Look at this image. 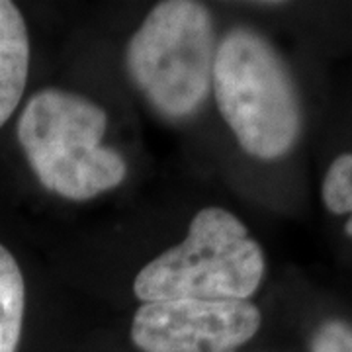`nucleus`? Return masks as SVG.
Returning a JSON list of instances; mask_svg holds the SVG:
<instances>
[{"label": "nucleus", "instance_id": "nucleus-7", "mask_svg": "<svg viewBox=\"0 0 352 352\" xmlns=\"http://www.w3.org/2000/svg\"><path fill=\"white\" fill-rule=\"evenodd\" d=\"M24 311V274L12 252L0 243V352L18 351Z\"/></svg>", "mask_w": 352, "mask_h": 352}, {"label": "nucleus", "instance_id": "nucleus-5", "mask_svg": "<svg viewBox=\"0 0 352 352\" xmlns=\"http://www.w3.org/2000/svg\"><path fill=\"white\" fill-rule=\"evenodd\" d=\"M261 311L241 300L143 303L131 321L141 352H235L258 333Z\"/></svg>", "mask_w": 352, "mask_h": 352}, {"label": "nucleus", "instance_id": "nucleus-2", "mask_svg": "<svg viewBox=\"0 0 352 352\" xmlns=\"http://www.w3.org/2000/svg\"><path fill=\"white\" fill-rule=\"evenodd\" d=\"M212 90L245 153L272 161L296 145L302 131L298 92L282 57L261 34L233 28L217 41Z\"/></svg>", "mask_w": 352, "mask_h": 352}, {"label": "nucleus", "instance_id": "nucleus-1", "mask_svg": "<svg viewBox=\"0 0 352 352\" xmlns=\"http://www.w3.org/2000/svg\"><path fill=\"white\" fill-rule=\"evenodd\" d=\"M108 113L100 104L61 88H43L25 102L16 135L43 188L73 201L118 188L126 159L102 145Z\"/></svg>", "mask_w": 352, "mask_h": 352}, {"label": "nucleus", "instance_id": "nucleus-6", "mask_svg": "<svg viewBox=\"0 0 352 352\" xmlns=\"http://www.w3.org/2000/svg\"><path fill=\"white\" fill-rule=\"evenodd\" d=\"M30 75V34L20 8L0 0V127L24 96Z\"/></svg>", "mask_w": 352, "mask_h": 352}, {"label": "nucleus", "instance_id": "nucleus-4", "mask_svg": "<svg viewBox=\"0 0 352 352\" xmlns=\"http://www.w3.org/2000/svg\"><path fill=\"white\" fill-rule=\"evenodd\" d=\"M214 20L201 2L166 0L153 6L126 50L127 73L168 118L196 113L212 90Z\"/></svg>", "mask_w": 352, "mask_h": 352}, {"label": "nucleus", "instance_id": "nucleus-8", "mask_svg": "<svg viewBox=\"0 0 352 352\" xmlns=\"http://www.w3.org/2000/svg\"><path fill=\"white\" fill-rule=\"evenodd\" d=\"M321 194L329 212L349 215L344 231L352 237V153H344L331 163Z\"/></svg>", "mask_w": 352, "mask_h": 352}, {"label": "nucleus", "instance_id": "nucleus-3", "mask_svg": "<svg viewBox=\"0 0 352 352\" xmlns=\"http://www.w3.org/2000/svg\"><path fill=\"white\" fill-rule=\"evenodd\" d=\"M261 245L226 208H204L186 237L145 264L133 280L141 303L175 300L249 302L264 278Z\"/></svg>", "mask_w": 352, "mask_h": 352}, {"label": "nucleus", "instance_id": "nucleus-9", "mask_svg": "<svg viewBox=\"0 0 352 352\" xmlns=\"http://www.w3.org/2000/svg\"><path fill=\"white\" fill-rule=\"evenodd\" d=\"M311 352H352V329L340 321H329L315 333Z\"/></svg>", "mask_w": 352, "mask_h": 352}]
</instances>
